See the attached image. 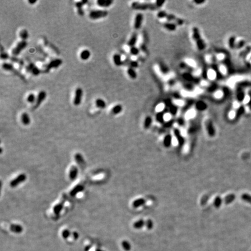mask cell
<instances>
[{"mask_svg":"<svg viewBox=\"0 0 251 251\" xmlns=\"http://www.w3.org/2000/svg\"><path fill=\"white\" fill-rule=\"evenodd\" d=\"M75 159L76 162L78 163V165H83L85 163V161H84L83 156L80 153H77L75 155Z\"/></svg>","mask_w":251,"mask_h":251,"instance_id":"obj_32","label":"cell"},{"mask_svg":"<svg viewBox=\"0 0 251 251\" xmlns=\"http://www.w3.org/2000/svg\"><path fill=\"white\" fill-rule=\"evenodd\" d=\"M46 97H47L46 92L45 91H44V90L40 91L37 96L36 101L34 106V109H36L37 108H39V106L41 105V104L43 103V102L45 100Z\"/></svg>","mask_w":251,"mask_h":251,"instance_id":"obj_11","label":"cell"},{"mask_svg":"<svg viewBox=\"0 0 251 251\" xmlns=\"http://www.w3.org/2000/svg\"><path fill=\"white\" fill-rule=\"evenodd\" d=\"M21 121H22V123L25 125H27L29 124H30L31 122L30 118L27 113L24 112L22 113L21 115Z\"/></svg>","mask_w":251,"mask_h":251,"instance_id":"obj_23","label":"cell"},{"mask_svg":"<svg viewBox=\"0 0 251 251\" xmlns=\"http://www.w3.org/2000/svg\"><path fill=\"white\" fill-rule=\"evenodd\" d=\"M194 108L196 110L199 112H203L208 108V105L205 102L202 100H198L195 103Z\"/></svg>","mask_w":251,"mask_h":251,"instance_id":"obj_13","label":"cell"},{"mask_svg":"<svg viewBox=\"0 0 251 251\" xmlns=\"http://www.w3.org/2000/svg\"><path fill=\"white\" fill-rule=\"evenodd\" d=\"M168 13L165 11H159L157 13L156 16L157 18H159V19H166V17L168 16Z\"/></svg>","mask_w":251,"mask_h":251,"instance_id":"obj_41","label":"cell"},{"mask_svg":"<svg viewBox=\"0 0 251 251\" xmlns=\"http://www.w3.org/2000/svg\"><path fill=\"white\" fill-rule=\"evenodd\" d=\"M206 128L207 130V132L209 136L211 137H213L215 136L216 134V130L211 120H208L206 122Z\"/></svg>","mask_w":251,"mask_h":251,"instance_id":"obj_12","label":"cell"},{"mask_svg":"<svg viewBox=\"0 0 251 251\" xmlns=\"http://www.w3.org/2000/svg\"><path fill=\"white\" fill-rule=\"evenodd\" d=\"M152 123V118L150 116H147L144 122V127L145 129H148L151 127Z\"/></svg>","mask_w":251,"mask_h":251,"instance_id":"obj_34","label":"cell"},{"mask_svg":"<svg viewBox=\"0 0 251 251\" xmlns=\"http://www.w3.org/2000/svg\"><path fill=\"white\" fill-rule=\"evenodd\" d=\"M84 189V187L83 185H81V184L77 185L72 189L71 192H70V195H71V196L72 197L76 196L78 193L82 192Z\"/></svg>","mask_w":251,"mask_h":251,"instance_id":"obj_17","label":"cell"},{"mask_svg":"<svg viewBox=\"0 0 251 251\" xmlns=\"http://www.w3.org/2000/svg\"><path fill=\"white\" fill-rule=\"evenodd\" d=\"M95 105L97 106L98 108L100 109H105L106 106V102L102 98H98L95 100Z\"/></svg>","mask_w":251,"mask_h":251,"instance_id":"obj_25","label":"cell"},{"mask_svg":"<svg viewBox=\"0 0 251 251\" xmlns=\"http://www.w3.org/2000/svg\"><path fill=\"white\" fill-rule=\"evenodd\" d=\"M143 20H144V16L141 13H137L135 17H134V29L136 30H140L141 29Z\"/></svg>","mask_w":251,"mask_h":251,"instance_id":"obj_10","label":"cell"},{"mask_svg":"<svg viewBox=\"0 0 251 251\" xmlns=\"http://www.w3.org/2000/svg\"><path fill=\"white\" fill-rule=\"evenodd\" d=\"M78 174V169L76 166H73L69 171V178L72 180H74L77 178Z\"/></svg>","mask_w":251,"mask_h":251,"instance_id":"obj_21","label":"cell"},{"mask_svg":"<svg viewBox=\"0 0 251 251\" xmlns=\"http://www.w3.org/2000/svg\"><path fill=\"white\" fill-rule=\"evenodd\" d=\"M145 225V221H144L142 219L137 220L135 223L133 224L134 228L136 229H140L142 228Z\"/></svg>","mask_w":251,"mask_h":251,"instance_id":"obj_37","label":"cell"},{"mask_svg":"<svg viewBox=\"0 0 251 251\" xmlns=\"http://www.w3.org/2000/svg\"><path fill=\"white\" fill-rule=\"evenodd\" d=\"M174 122L175 121H174V119H170V120H169L167 122H165V123H163V127H165V128L170 127L171 126L173 125V124L174 123Z\"/></svg>","mask_w":251,"mask_h":251,"instance_id":"obj_44","label":"cell"},{"mask_svg":"<svg viewBox=\"0 0 251 251\" xmlns=\"http://www.w3.org/2000/svg\"><path fill=\"white\" fill-rule=\"evenodd\" d=\"M166 2L165 1H155L154 3L155 5L156 6V8H160L162 7L163 5H164L165 3Z\"/></svg>","mask_w":251,"mask_h":251,"instance_id":"obj_48","label":"cell"},{"mask_svg":"<svg viewBox=\"0 0 251 251\" xmlns=\"http://www.w3.org/2000/svg\"><path fill=\"white\" fill-rule=\"evenodd\" d=\"M123 110V106L120 104H117L113 106L111 109V113L113 115H117L120 113Z\"/></svg>","mask_w":251,"mask_h":251,"instance_id":"obj_24","label":"cell"},{"mask_svg":"<svg viewBox=\"0 0 251 251\" xmlns=\"http://www.w3.org/2000/svg\"><path fill=\"white\" fill-rule=\"evenodd\" d=\"M214 206L215 208H219L221 206V204H222V199H221V197H217L215 198V199L214 200Z\"/></svg>","mask_w":251,"mask_h":251,"instance_id":"obj_40","label":"cell"},{"mask_svg":"<svg viewBox=\"0 0 251 251\" xmlns=\"http://www.w3.org/2000/svg\"><path fill=\"white\" fill-rule=\"evenodd\" d=\"M95 251H104V250H101V249H98L96 250Z\"/></svg>","mask_w":251,"mask_h":251,"instance_id":"obj_55","label":"cell"},{"mask_svg":"<svg viewBox=\"0 0 251 251\" xmlns=\"http://www.w3.org/2000/svg\"><path fill=\"white\" fill-rule=\"evenodd\" d=\"M27 179V176L24 173L19 174L18 176H17L15 179L12 180L10 183V186L11 187H16L20 184L25 182V180Z\"/></svg>","mask_w":251,"mask_h":251,"instance_id":"obj_9","label":"cell"},{"mask_svg":"<svg viewBox=\"0 0 251 251\" xmlns=\"http://www.w3.org/2000/svg\"><path fill=\"white\" fill-rule=\"evenodd\" d=\"M235 199V195L234 194H229L224 198V203H225L226 205H229V204L232 203L233 201H234Z\"/></svg>","mask_w":251,"mask_h":251,"instance_id":"obj_33","label":"cell"},{"mask_svg":"<svg viewBox=\"0 0 251 251\" xmlns=\"http://www.w3.org/2000/svg\"><path fill=\"white\" fill-rule=\"evenodd\" d=\"M113 61L116 66H121L123 64V61L122 59L121 55L118 53H116L113 55Z\"/></svg>","mask_w":251,"mask_h":251,"instance_id":"obj_19","label":"cell"},{"mask_svg":"<svg viewBox=\"0 0 251 251\" xmlns=\"http://www.w3.org/2000/svg\"><path fill=\"white\" fill-rule=\"evenodd\" d=\"M26 70L27 72L30 73L32 75L35 76H37L41 73V70L33 62H29L27 64V65H26Z\"/></svg>","mask_w":251,"mask_h":251,"instance_id":"obj_7","label":"cell"},{"mask_svg":"<svg viewBox=\"0 0 251 251\" xmlns=\"http://www.w3.org/2000/svg\"><path fill=\"white\" fill-rule=\"evenodd\" d=\"M72 236H73V239H75V240H77V239L78 238V237H79V234H78V233L77 232L74 231L72 233Z\"/></svg>","mask_w":251,"mask_h":251,"instance_id":"obj_51","label":"cell"},{"mask_svg":"<svg viewBox=\"0 0 251 251\" xmlns=\"http://www.w3.org/2000/svg\"><path fill=\"white\" fill-rule=\"evenodd\" d=\"M241 199L248 203H251V195L248 194H243L241 195Z\"/></svg>","mask_w":251,"mask_h":251,"instance_id":"obj_42","label":"cell"},{"mask_svg":"<svg viewBox=\"0 0 251 251\" xmlns=\"http://www.w3.org/2000/svg\"><path fill=\"white\" fill-rule=\"evenodd\" d=\"M131 7L134 10L138 11H145V10H155L156 9V6L155 5L154 2L152 3L144 2H140L134 1L131 3Z\"/></svg>","mask_w":251,"mask_h":251,"instance_id":"obj_2","label":"cell"},{"mask_svg":"<svg viewBox=\"0 0 251 251\" xmlns=\"http://www.w3.org/2000/svg\"><path fill=\"white\" fill-rule=\"evenodd\" d=\"M176 122L177 124H179L180 126H183L185 124V120L182 117H180L179 118H177L176 119Z\"/></svg>","mask_w":251,"mask_h":251,"instance_id":"obj_49","label":"cell"},{"mask_svg":"<svg viewBox=\"0 0 251 251\" xmlns=\"http://www.w3.org/2000/svg\"><path fill=\"white\" fill-rule=\"evenodd\" d=\"M0 57H1V59L2 60H7L8 59H10V58H11L10 57V55H9V54L7 53V52H6L5 51L1 52V55H0Z\"/></svg>","mask_w":251,"mask_h":251,"instance_id":"obj_46","label":"cell"},{"mask_svg":"<svg viewBox=\"0 0 251 251\" xmlns=\"http://www.w3.org/2000/svg\"><path fill=\"white\" fill-rule=\"evenodd\" d=\"M163 27L169 31H174L177 29V25L175 24L173 22H165L163 23L162 24Z\"/></svg>","mask_w":251,"mask_h":251,"instance_id":"obj_16","label":"cell"},{"mask_svg":"<svg viewBox=\"0 0 251 251\" xmlns=\"http://www.w3.org/2000/svg\"><path fill=\"white\" fill-rule=\"evenodd\" d=\"M127 73L128 77L131 78V79L134 80L137 77V73L135 69H133L132 68H128L127 69Z\"/></svg>","mask_w":251,"mask_h":251,"instance_id":"obj_28","label":"cell"},{"mask_svg":"<svg viewBox=\"0 0 251 251\" xmlns=\"http://www.w3.org/2000/svg\"><path fill=\"white\" fill-rule=\"evenodd\" d=\"M83 95V91L81 88L76 89L75 90V97L73 98V104L75 106L80 105L82 101V97Z\"/></svg>","mask_w":251,"mask_h":251,"instance_id":"obj_8","label":"cell"},{"mask_svg":"<svg viewBox=\"0 0 251 251\" xmlns=\"http://www.w3.org/2000/svg\"><path fill=\"white\" fill-rule=\"evenodd\" d=\"M62 60L59 59V58H57V59L52 60L45 65V69L44 71V72L48 73L52 69L58 68V67H59L62 65Z\"/></svg>","mask_w":251,"mask_h":251,"instance_id":"obj_6","label":"cell"},{"mask_svg":"<svg viewBox=\"0 0 251 251\" xmlns=\"http://www.w3.org/2000/svg\"><path fill=\"white\" fill-rule=\"evenodd\" d=\"M63 205H64V201H63V202H60L59 203H57V205H55L53 209L54 213L57 215H59L61 213V212L62 211V210L63 209Z\"/></svg>","mask_w":251,"mask_h":251,"instance_id":"obj_27","label":"cell"},{"mask_svg":"<svg viewBox=\"0 0 251 251\" xmlns=\"http://www.w3.org/2000/svg\"><path fill=\"white\" fill-rule=\"evenodd\" d=\"M138 34L137 33H134L132 35H131L130 39L128 40V43H127V45L128 47H132L136 46V44L137 43V41H138Z\"/></svg>","mask_w":251,"mask_h":251,"instance_id":"obj_18","label":"cell"},{"mask_svg":"<svg viewBox=\"0 0 251 251\" xmlns=\"http://www.w3.org/2000/svg\"><path fill=\"white\" fill-rule=\"evenodd\" d=\"M2 68L3 69L5 70V71H8V72H11L12 73H13L15 75H16L17 77H19L22 81H26V77H25V76L22 75L19 71H17V70L14 68L13 65L12 63H8V62L3 63L2 65Z\"/></svg>","mask_w":251,"mask_h":251,"instance_id":"obj_3","label":"cell"},{"mask_svg":"<svg viewBox=\"0 0 251 251\" xmlns=\"http://www.w3.org/2000/svg\"><path fill=\"white\" fill-rule=\"evenodd\" d=\"M123 65L128 66V68H132L133 69H136L138 68L139 66L138 62L135 60H131L129 58H126L123 61Z\"/></svg>","mask_w":251,"mask_h":251,"instance_id":"obj_15","label":"cell"},{"mask_svg":"<svg viewBox=\"0 0 251 251\" xmlns=\"http://www.w3.org/2000/svg\"><path fill=\"white\" fill-rule=\"evenodd\" d=\"M10 59L12 62L19 64V65L21 66H23V65H24V64H25V62H24V61H23V60L19 59V58H17L16 57L12 56L10 58Z\"/></svg>","mask_w":251,"mask_h":251,"instance_id":"obj_39","label":"cell"},{"mask_svg":"<svg viewBox=\"0 0 251 251\" xmlns=\"http://www.w3.org/2000/svg\"><path fill=\"white\" fill-rule=\"evenodd\" d=\"M10 229L12 232L17 233V234L21 233L23 231V227L21 225H20V224H11V225L10 226Z\"/></svg>","mask_w":251,"mask_h":251,"instance_id":"obj_22","label":"cell"},{"mask_svg":"<svg viewBox=\"0 0 251 251\" xmlns=\"http://www.w3.org/2000/svg\"><path fill=\"white\" fill-rule=\"evenodd\" d=\"M145 202H146V201L144 199H143V198H139V199H137L133 201V206L134 208H139V207L142 206L143 205H144Z\"/></svg>","mask_w":251,"mask_h":251,"instance_id":"obj_30","label":"cell"},{"mask_svg":"<svg viewBox=\"0 0 251 251\" xmlns=\"http://www.w3.org/2000/svg\"><path fill=\"white\" fill-rule=\"evenodd\" d=\"M113 1L112 0H98L97 4L99 7L103 8H108L112 5Z\"/></svg>","mask_w":251,"mask_h":251,"instance_id":"obj_20","label":"cell"},{"mask_svg":"<svg viewBox=\"0 0 251 251\" xmlns=\"http://www.w3.org/2000/svg\"><path fill=\"white\" fill-rule=\"evenodd\" d=\"M28 2H29V4H30L33 5V4H35V3L37 2V1H36V0H34V1H33V0H29Z\"/></svg>","mask_w":251,"mask_h":251,"instance_id":"obj_53","label":"cell"},{"mask_svg":"<svg viewBox=\"0 0 251 251\" xmlns=\"http://www.w3.org/2000/svg\"><path fill=\"white\" fill-rule=\"evenodd\" d=\"M108 15V12L105 10H92L90 12L89 17L92 20L100 19Z\"/></svg>","mask_w":251,"mask_h":251,"instance_id":"obj_4","label":"cell"},{"mask_svg":"<svg viewBox=\"0 0 251 251\" xmlns=\"http://www.w3.org/2000/svg\"><path fill=\"white\" fill-rule=\"evenodd\" d=\"M77 13L78 14V15H80L81 16H83L84 15V11L83 10V8L77 9Z\"/></svg>","mask_w":251,"mask_h":251,"instance_id":"obj_50","label":"cell"},{"mask_svg":"<svg viewBox=\"0 0 251 251\" xmlns=\"http://www.w3.org/2000/svg\"><path fill=\"white\" fill-rule=\"evenodd\" d=\"M145 226H146V227H147V228L148 230H151L153 228V226H154V224H153L152 221L150 219L147 220V221H145Z\"/></svg>","mask_w":251,"mask_h":251,"instance_id":"obj_47","label":"cell"},{"mask_svg":"<svg viewBox=\"0 0 251 251\" xmlns=\"http://www.w3.org/2000/svg\"><path fill=\"white\" fill-rule=\"evenodd\" d=\"M122 247H123V248L125 250L128 251V250H130L131 249V245L127 241L124 240V241H122Z\"/></svg>","mask_w":251,"mask_h":251,"instance_id":"obj_43","label":"cell"},{"mask_svg":"<svg viewBox=\"0 0 251 251\" xmlns=\"http://www.w3.org/2000/svg\"><path fill=\"white\" fill-rule=\"evenodd\" d=\"M29 33L26 29H22L19 32V37L22 40L26 41L29 38Z\"/></svg>","mask_w":251,"mask_h":251,"instance_id":"obj_35","label":"cell"},{"mask_svg":"<svg viewBox=\"0 0 251 251\" xmlns=\"http://www.w3.org/2000/svg\"><path fill=\"white\" fill-rule=\"evenodd\" d=\"M36 98L37 97H36V95L33 94V93H30V94H29L28 95L27 98H26V100H27V101L29 103L33 104L34 103H36Z\"/></svg>","mask_w":251,"mask_h":251,"instance_id":"obj_38","label":"cell"},{"mask_svg":"<svg viewBox=\"0 0 251 251\" xmlns=\"http://www.w3.org/2000/svg\"><path fill=\"white\" fill-rule=\"evenodd\" d=\"M62 235L64 239H67L69 237V236L71 235V231H69L68 229H65L64 230L62 231Z\"/></svg>","mask_w":251,"mask_h":251,"instance_id":"obj_45","label":"cell"},{"mask_svg":"<svg viewBox=\"0 0 251 251\" xmlns=\"http://www.w3.org/2000/svg\"><path fill=\"white\" fill-rule=\"evenodd\" d=\"M194 3H195V4H197V5H201V4H204V3H205V1H203V0H202V1H197V0H195V1H193Z\"/></svg>","mask_w":251,"mask_h":251,"instance_id":"obj_52","label":"cell"},{"mask_svg":"<svg viewBox=\"0 0 251 251\" xmlns=\"http://www.w3.org/2000/svg\"><path fill=\"white\" fill-rule=\"evenodd\" d=\"M129 52L131 55L132 56H135L137 57L139 55L140 52V49L139 48L137 47L136 46L132 47H130L129 49Z\"/></svg>","mask_w":251,"mask_h":251,"instance_id":"obj_36","label":"cell"},{"mask_svg":"<svg viewBox=\"0 0 251 251\" xmlns=\"http://www.w3.org/2000/svg\"><path fill=\"white\" fill-rule=\"evenodd\" d=\"M90 248H91V247L90 246H87L85 248V251H89L90 249Z\"/></svg>","mask_w":251,"mask_h":251,"instance_id":"obj_54","label":"cell"},{"mask_svg":"<svg viewBox=\"0 0 251 251\" xmlns=\"http://www.w3.org/2000/svg\"><path fill=\"white\" fill-rule=\"evenodd\" d=\"M192 37L194 41L197 49L199 51H203L206 48L205 43L201 38L199 31L197 27H194L192 29Z\"/></svg>","mask_w":251,"mask_h":251,"instance_id":"obj_1","label":"cell"},{"mask_svg":"<svg viewBox=\"0 0 251 251\" xmlns=\"http://www.w3.org/2000/svg\"><path fill=\"white\" fill-rule=\"evenodd\" d=\"M27 45V43L26 41H20L17 43L15 47L13 48L12 51V54L13 56L14 57L17 56V55L21 53V52L23 49H25L26 48Z\"/></svg>","mask_w":251,"mask_h":251,"instance_id":"obj_5","label":"cell"},{"mask_svg":"<svg viewBox=\"0 0 251 251\" xmlns=\"http://www.w3.org/2000/svg\"><path fill=\"white\" fill-rule=\"evenodd\" d=\"M90 56H91V52H90L89 49H84L80 54V57L81 59L83 61H86L89 59Z\"/></svg>","mask_w":251,"mask_h":251,"instance_id":"obj_26","label":"cell"},{"mask_svg":"<svg viewBox=\"0 0 251 251\" xmlns=\"http://www.w3.org/2000/svg\"><path fill=\"white\" fill-rule=\"evenodd\" d=\"M171 142H172V137L170 134H168L166 135L164 140H163V145L166 148H169L170 147L171 145Z\"/></svg>","mask_w":251,"mask_h":251,"instance_id":"obj_29","label":"cell"},{"mask_svg":"<svg viewBox=\"0 0 251 251\" xmlns=\"http://www.w3.org/2000/svg\"><path fill=\"white\" fill-rule=\"evenodd\" d=\"M173 132L179 145L180 146V147H182V146H183L185 143L184 138L183 136L182 135L180 130L178 129V128H174Z\"/></svg>","mask_w":251,"mask_h":251,"instance_id":"obj_14","label":"cell"},{"mask_svg":"<svg viewBox=\"0 0 251 251\" xmlns=\"http://www.w3.org/2000/svg\"><path fill=\"white\" fill-rule=\"evenodd\" d=\"M167 112V111H166ZM166 112H157L156 115V120L160 123L163 124L165 123V113Z\"/></svg>","mask_w":251,"mask_h":251,"instance_id":"obj_31","label":"cell"}]
</instances>
